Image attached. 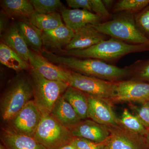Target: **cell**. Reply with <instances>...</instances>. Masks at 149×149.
I'll return each instance as SVG.
<instances>
[{
    "instance_id": "1",
    "label": "cell",
    "mask_w": 149,
    "mask_h": 149,
    "mask_svg": "<svg viewBox=\"0 0 149 149\" xmlns=\"http://www.w3.org/2000/svg\"><path fill=\"white\" fill-rule=\"evenodd\" d=\"M54 64L65 67L66 69L83 75L112 82L128 80L130 67L120 68L94 58H80L60 55L43 49L40 53Z\"/></svg>"
},
{
    "instance_id": "2",
    "label": "cell",
    "mask_w": 149,
    "mask_h": 149,
    "mask_svg": "<svg viewBox=\"0 0 149 149\" xmlns=\"http://www.w3.org/2000/svg\"><path fill=\"white\" fill-rule=\"evenodd\" d=\"M59 51L65 56L97 59L107 63L116 61L129 54L149 51V45L128 44L111 37L85 49Z\"/></svg>"
},
{
    "instance_id": "3",
    "label": "cell",
    "mask_w": 149,
    "mask_h": 149,
    "mask_svg": "<svg viewBox=\"0 0 149 149\" xmlns=\"http://www.w3.org/2000/svg\"><path fill=\"white\" fill-rule=\"evenodd\" d=\"M34 97L30 78L19 74L10 82L0 101L1 118L7 123Z\"/></svg>"
},
{
    "instance_id": "4",
    "label": "cell",
    "mask_w": 149,
    "mask_h": 149,
    "mask_svg": "<svg viewBox=\"0 0 149 149\" xmlns=\"http://www.w3.org/2000/svg\"><path fill=\"white\" fill-rule=\"evenodd\" d=\"M93 26L104 35L125 43L149 45V39L136 26L134 14L128 12L114 14L109 21Z\"/></svg>"
},
{
    "instance_id": "5",
    "label": "cell",
    "mask_w": 149,
    "mask_h": 149,
    "mask_svg": "<svg viewBox=\"0 0 149 149\" xmlns=\"http://www.w3.org/2000/svg\"><path fill=\"white\" fill-rule=\"evenodd\" d=\"M29 71L35 103L43 115L51 114L56 102L69 87V84L48 80L31 68Z\"/></svg>"
},
{
    "instance_id": "6",
    "label": "cell",
    "mask_w": 149,
    "mask_h": 149,
    "mask_svg": "<svg viewBox=\"0 0 149 149\" xmlns=\"http://www.w3.org/2000/svg\"><path fill=\"white\" fill-rule=\"evenodd\" d=\"M33 137L47 149H60L74 139L68 128L51 114L43 115Z\"/></svg>"
},
{
    "instance_id": "7",
    "label": "cell",
    "mask_w": 149,
    "mask_h": 149,
    "mask_svg": "<svg viewBox=\"0 0 149 149\" xmlns=\"http://www.w3.org/2000/svg\"><path fill=\"white\" fill-rule=\"evenodd\" d=\"M68 84L87 95L106 99L110 102L115 94L116 82L86 76L72 70H70Z\"/></svg>"
},
{
    "instance_id": "8",
    "label": "cell",
    "mask_w": 149,
    "mask_h": 149,
    "mask_svg": "<svg viewBox=\"0 0 149 149\" xmlns=\"http://www.w3.org/2000/svg\"><path fill=\"white\" fill-rule=\"evenodd\" d=\"M42 116L32 100L7 122V127L17 133L33 137Z\"/></svg>"
},
{
    "instance_id": "9",
    "label": "cell",
    "mask_w": 149,
    "mask_h": 149,
    "mask_svg": "<svg viewBox=\"0 0 149 149\" xmlns=\"http://www.w3.org/2000/svg\"><path fill=\"white\" fill-rule=\"evenodd\" d=\"M110 135L103 142L104 149H145L146 139L131 132L120 124L107 126Z\"/></svg>"
},
{
    "instance_id": "10",
    "label": "cell",
    "mask_w": 149,
    "mask_h": 149,
    "mask_svg": "<svg viewBox=\"0 0 149 149\" xmlns=\"http://www.w3.org/2000/svg\"><path fill=\"white\" fill-rule=\"evenodd\" d=\"M149 102V83L130 80L116 82L115 94L111 102Z\"/></svg>"
},
{
    "instance_id": "11",
    "label": "cell",
    "mask_w": 149,
    "mask_h": 149,
    "mask_svg": "<svg viewBox=\"0 0 149 149\" xmlns=\"http://www.w3.org/2000/svg\"><path fill=\"white\" fill-rule=\"evenodd\" d=\"M86 95L89 104L88 118L106 126L119 125V118L115 113L109 100Z\"/></svg>"
},
{
    "instance_id": "12",
    "label": "cell",
    "mask_w": 149,
    "mask_h": 149,
    "mask_svg": "<svg viewBox=\"0 0 149 149\" xmlns=\"http://www.w3.org/2000/svg\"><path fill=\"white\" fill-rule=\"evenodd\" d=\"M29 62L31 68L46 79L68 83L70 70L52 63L41 54L31 50Z\"/></svg>"
},
{
    "instance_id": "13",
    "label": "cell",
    "mask_w": 149,
    "mask_h": 149,
    "mask_svg": "<svg viewBox=\"0 0 149 149\" xmlns=\"http://www.w3.org/2000/svg\"><path fill=\"white\" fill-rule=\"evenodd\" d=\"M74 138H82L97 143H102L109 137L107 126L91 119L81 120L68 128Z\"/></svg>"
},
{
    "instance_id": "14",
    "label": "cell",
    "mask_w": 149,
    "mask_h": 149,
    "mask_svg": "<svg viewBox=\"0 0 149 149\" xmlns=\"http://www.w3.org/2000/svg\"><path fill=\"white\" fill-rule=\"evenodd\" d=\"M106 38L107 35L88 24L74 32V37L65 47L64 50L85 49L106 40Z\"/></svg>"
},
{
    "instance_id": "15",
    "label": "cell",
    "mask_w": 149,
    "mask_h": 149,
    "mask_svg": "<svg viewBox=\"0 0 149 149\" xmlns=\"http://www.w3.org/2000/svg\"><path fill=\"white\" fill-rule=\"evenodd\" d=\"M61 13L65 25L74 32L88 24L95 25L102 22L100 17L86 10L64 8Z\"/></svg>"
},
{
    "instance_id": "16",
    "label": "cell",
    "mask_w": 149,
    "mask_h": 149,
    "mask_svg": "<svg viewBox=\"0 0 149 149\" xmlns=\"http://www.w3.org/2000/svg\"><path fill=\"white\" fill-rule=\"evenodd\" d=\"M1 140L7 149H47L34 137L17 133L7 127L2 128Z\"/></svg>"
},
{
    "instance_id": "17",
    "label": "cell",
    "mask_w": 149,
    "mask_h": 149,
    "mask_svg": "<svg viewBox=\"0 0 149 149\" xmlns=\"http://www.w3.org/2000/svg\"><path fill=\"white\" fill-rule=\"evenodd\" d=\"M74 32L65 24L52 30L42 32L45 49H59L65 47L74 37Z\"/></svg>"
},
{
    "instance_id": "18",
    "label": "cell",
    "mask_w": 149,
    "mask_h": 149,
    "mask_svg": "<svg viewBox=\"0 0 149 149\" xmlns=\"http://www.w3.org/2000/svg\"><path fill=\"white\" fill-rule=\"evenodd\" d=\"M15 24L28 47L35 52L41 53L43 50L42 31L29 20H19Z\"/></svg>"
},
{
    "instance_id": "19",
    "label": "cell",
    "mask_w": 149,
    "mask_h": 149,
    "mask_svg": "<svg viewBox=\"0 0 149 149\" xmlns=\"http://www.w3.org/2000/svg\"><path fill=\"white\" fill-rule=\"evenodd\" d=\"M1 6L10 18L20 20H29L35 11L32 3L28 0H2Z\"/></svg>"
},
{
    "instance_id": "20",
    "label": "cell",
    "mask_w": 149,
    "mask_h": 149,
    "mask_svg": "<svg viewBox=\"0 0 149 149\" xmlns=\"http://www.w3.org/2000/svg\"><path fill=\"white\" fill-rule=\"evenodd\" d=\"M51 114L67 128L82 120L72 106L67 101L62 95L56 102Z\"/></svg>"
},
{
    "instance_id": "21",
    "label": "cell",
    "mask_w": 149,
    "mask_h": 149,
    "mask_svg": "<svg viewBox=\"0 0 149 149\" xmlns=\"http://www.w3.org/2000/svg\"><path fill=\"white\" fill-rule=\"evenodd\" d=\"M2 42L15 52L25 61H29V49L15 24L9 27L2 37Z\"/></svg>"
},
{
    "instance_id": "22",
    "label": "cell",
    "mask_w": 149,
    "mask_h": 149,
    "mask_svg": "<svg viewBox=\"0 0 149 149\" xmlns=\"http://www.w3.org/2000/svg\"><path fill=\"white\" fill-rule=\"evenodd\" d=\"M62 96L72 106L82 120L88 118L89 104L85 93L69 86Z\"/></svg>"
},
{
    "instance_id": "23",
    "label": "cell",
    "mask_w": 149,
    "mask_h": 149,
    "mask_svg": "<svg viewBox=\"0 0 149 149\" xmlns=\"http://www.w3.org/2000/svg\"><path fill=\"white\" fill-rule=\"evenodd\" d=\"M0 62L1 64L16 71L31 68L27 62L2 42L0 44Z\"/></svg>"
},
{
    "instance_id": "24",
    "label": "cell",
    "mask_w": 149,
    "mask_h": 149,
    "mask_svg": "<svg viewBox=\"0 0 149 149\" xmlns=\"http://www.w3.org/2000/svg\"><path fill=\"white\" fill-rule=\"evenodd\" d=\"M28 20L42 31L56 29L64 24L61 15L58 12L41 14L35 11Z\"/></svg>"
},
{
    "instance_id": "25",
    "label": "cell",
    "mask_w": 149,
    "mask_h": 149,
    "mask_svg": "<svg viewBox=\"0 0 149 149\" xmlns=\"http://www.w3.org/2000/svg\"><path fill=\"white\" fill-rule=\"evenodd\" d=\"M119 124L127 130L140 136H145L148 132V128L128 109H123L121 117L119 118Z\"/></svg>"
},
{
    "instance_id": "26",
    "label": "cell",
    "mask_w": 149,
    "mask_h": 149,
    "mask_svg": "<svg viewBox=\"0 0 149 149\" xmlns=\"http://www.w3.org/2000/svg\"><path fill=\"white\" fill-rule=\"evenodd\" d=\"M149 5V0H120L113 5L112 13H130L135 14Z\"/></svg>"
},
{
    "instance_id": "27",
    "label": "cell",
    "mask_w": 149,
    "mask_h": 149,
    "mask_svg": "<svg viewBox=\"0 0 149 149\" xmlns=\"http://www.w3.org/2000/svg\"><path fill=\"white\" fill-rule=\"evenodd\" d=\"M129 67L130 72L128 80L149 83V59L138 61Z\"/></svg>"
},
{
    "instance_id": "28",
    "label": "cell",
    "mask_w": 149,
    "mask_h": 149,
    "mask_svg": "<svg viewBox=\"0 0 149 149\" xmlns=\"http://www.w3.org/2000/svg\"><path fill=\"white\" fill-rule=\"evenodd\" d=\"M35 11L41 14H47L61 11L64 8L60 0H30Z\"/></svg>"
},
{
    "instance_id": "29",
    "label": "cell",
    "mask_w": 149,
    "mask_h": 149,
    "mask_svg": "<svg viewBox=\"0 0 149 149\" xmlns=\"http://www.w3.org/2000/svg\"><path fill=\"white\" fill-rule=\"evenodd\" d=\"M134 19L138 29L149 39V5L134 14Z\"/></svg>"
},
{
    "instance_id": "30",
    "label": "cell",
    "mask_w": 149,
    "mask_h": 149,
    "mask_svg": "<svg viewBox=\"0 0 149 149\" xmlns=\"http://www.w3.org/2000/svg\"><path fill=\"white\" fill-rule=\"evenodd\" d=\"M136 106L132 103L129 104V107L133 113L136 116L147 128H149V102Z\"/></svg>"
},
{
    "instance_id": "31",
    "label": "cell",
    "mask_w": 149,
    "mask_h": 149,
    "mask_svg": "<svg viewBox=\"0 0 149 149\" xmlns=\"http://www.w3.org/2000/svg\"><path fill=\"white\" fill-rule=\"evenodd\" d=\"M92 12L100 17L102 22L111 20L112 17L101 0H91Z\"/></svg>"
},
{
    "instance_id": "32",
    "label": "cell",
    "mask_w": 149,
    "mask_h": 149,
    "mask_svg": "<svg viewBox=\"0 0 149 149\" xmlns=\"http://www.w3.org/2000/svg\"><path fill=\"white\" fill-rule=\"evenodd\" d=\"M71 143L77 149H104L102 143H95L82 138H74Z\"/></svg>"
},
{
    "instance_id": "33",
    "label": "cell",
    "mask_w": 149,
    "mask_h": 149,
    "mask_svg": "<svg viewBox=\"0 0 149 149\" xmlns=\"http://www.w3.org/2000/svg\"><path fill=\"white\" fill-rule=\"evenodd\" d=\"M68 6L75 9H85L92 12L91 0H67Z\"/></svg>"
},
{
    "instance_id": "34",
    "label": "cell",
    "mask_w": 149,
    "mask_h": 149,
    "mask_svg": "<svg viewBox=\"0 0 149 149\" xmlns=\"http://www.w3.org/2000/svg\"><path fill=\"white\" fill-rule=\"evenodd\" d=\"M9 17L3 10L1 11L0 13V35L1 37L8 29Z\"/></svg>"
},
{
    "instance_id": "35",
    "label": "cell",
    "mask_w": 149,
    "mask_h": 149,
    "mask_svg": "<svg viewBox=\"0 0 149 149\" xmlns=\"http://www.w3.org/2000/svg\"><path fill=\"white\" fill-rule=\"evenodd\" d=\"M102 1L108 10L110 9L113 5V3L114 2V1H111V0H103Z\"/></svg>"
},
{
    "instance_id": "36",
    "label": "cell",
    "mask_w": 149,
    "mask_h": 149,
    "mask_svg": "<svg viewBox=\"0 0 149 149\" xmlns=\"http://www.w3.org/2000/svg\"><path fill=\"white\" fill-rule=\"evenodd\" d=\"M59 149H77V148H76L74 145L72 143L67 144V145H65V146H63L61 148Z\"/></svg>"
},
{
    "instance_id": "37",
    "label": "cell",
    "mask_w": 149,
    "mask_h": 149,
    "mask_svg": "<svg viewBox=\"0 0 149 149\" xmlns=\"http://www.w3.org/2000/svg\"><path fill=\"white\" fill-rule=\"evenodd\" d=\"M145 139H146L147 145L149 146V128H148V132L146 135L145 136Z\"/></svg>"
},
{
    "instance_id": "38",
    "label": "cell",
    "mask_w": 149,
    "mask_h": 149,
    "mask_svg": "<svg viewBox=\"0 0 149 149\" xmlns=\"http://www.w3.org/2000/svg\"><path fill=\"white\" fill-rule=\"evenodd\" d=\"M0 149H7L6 147L2 143L0 144Z\"/></svg>"
}]
</instances>
